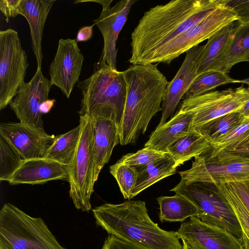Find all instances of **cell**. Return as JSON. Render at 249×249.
<instances>
[{
    "instance_id": "41",
    "label": "cell",
    "mask_w": 249,
    "mask_h": 249,
    "mask_svg": "<svg viewBox=\"0 0 249 249\" xmlns=\"http://www.w3.org/2000/svg\"><path fill=\"white\" fill-rule=\"evenodd\" d=\"M54 99H48L44 101L41 105L40 110L42 114L48 113L53 107L54 102Z\"/></svg>"
},
{
    "instance_id": "38",
    "label": "cell",
    "mask_w": 249,
    "mask_h": 249,
    "mask_svg": "<svg viewBox=\"0 0 249 249\" xmlns=\"http://www.w3.org/2000/svg\"><path fill=\"white\" fill-rule=\"evenodd\" d=\"M101 249H142L133 244L108 234Z\"/></svg>"
},
{
    "instance_id": "23",
    "label": "cell",
    "mask_w": 249,
    "mask_h": 249,
    "mask_svg": "<svg viewBox=\"0 0 249 249\" xmlns=\"http://www.w3.org/2000/svg\"><path fill=\"white\" fill-rule=\"evenodd\" d=\"M211 142L199 131L192 130L179 138L167 148L169 154L178 167L192 158H195L209 150Z\"/></svg>"
},
{
    "instance_id": "16",
    "label": "cell",
    "mask_w": 249,
    "mask_h": 249,
    "mask_svg": "<svg viewBox=\"0 0 249 249\" xmlns=\"http://www.w3.org/2000/svg\"><path fill=\"white\" fill-rule=\"evenodd\" d=\"M0 134L19 152L24 160L45 157L55 136L21 122L1 123Z\"/></svg>"
},
{
    "instance_id": "20",
    "label": "cell",
    "mask_w": 249,
    "mask_h": 249,
    "mask_svg": "<svg viewBox=\"0 0 249 249\" xmlns=\"http://www.w3.org/2000/svg\"><path fill=\"white\" fill-rule=\"evenodd\" d=\"M54 2V0H22L20 4V15L25 18L30 27L32 50L37 69H41L42 65L41 41L44 25Z\"/></svg>"
},
{
    "instance_id": "9",
    "label": "cell",
    "mask_w": 249,
    "mask_h": 249,
    "mask_svg": "<svg viewBox=\"0 0 249 249\" xmlns=\"http://www.w3.org/2000/svg\"><path fill=\"white\" fill-rule=\"evenodd\" d=\"M207 151L195 157L190 169L178 172L180 180L186 184L249 181V158L236 156L225 151L210 158Z\"/></svg>"
},
{
    "instance_id": "29",
    "label": "cell",
    "mask_w": 249,
    "mask_h": 249,
    "mask_svg": "<svg viewBox=\"0 0 249 249\" xmlns=\"http://www.w3.org/2000/svg\"><path fill=\"white\" fill-rule=\"evenodd\" d=\"M227 73L210 71L197 75L185 95V98L195 97L209 92L222 85L239 83Z\"/></svg>"
},
{
    "instance_id": "14",
    "label": "cell",
    "mask_w": 249,
    "mask_h": 249,
    "mask_svg": "<svg viewBox=\"0 0 249 249\" xmlns=\"http://www.w3.org/2000/svg\"><path fill=\"white\" fill-rule=\"evenodd\" d=\"M84 56L76 39H60L49 68L50 83L58 88L69 98L79 81Z\"/></svg>"
},
{
    "instance_id": "33",
    "label": "cell",
    "mask_w": 249,
    "mask_h": 249,
    "mask_svg": "<svg viewBox=\"0 0 249 249\" xmlns=\"http://www.w3.org/2000/svg\"><path fill=\"white\" fill-rule=\"evenodd\" d=\"M234 212L244 232L249 239V213L227 183L215 184Z\"/></svg>"
},
{
    "instance_id": "30",
    "label": "cell",
    "mask_w": 249,
    "mask_h": 249,
    "mask_svg": "<svg viewBox=\"0 0 249 249\" xmlns=\"http://www.w3.org/2000/svg\"><path fill=\"white\" fill-rule=\"evenodd\" d=\"M245 118L238 110L233 111L210 121L198 131L212 143L236 127Z\"/></svg>"
},
{
    "instance_id": "11",
    "label": "cell",
    "mask_w": 249,
    "mask_h": 249,
    "mask_svg": "<svg viewBox=\"0 0 249 249\" xmlns=\"http://www.w3.org/2000/svg\"><path fill=\"white\" fill-rule=\"evenodd\" d=\"M29 63L18 32L0 31V110L5 108L24 82Z\"/></svg>"
},
{
    "instance_id": "34",
    "label": "cell",
    "mask_w": 249,
    "mask_h": 249,
    "mask_svg": "<svg viewBox=\"0 0 249 249\" xmlns=\"http://www.w3.org/2000/svg\"><path fill=\"white\" fill-rule=\"evenodd\" d=\"M167 154L144 147L135 153L124 155L117 162L139 168L164 157Z\"/></svg>"
},
{
    "instance_id": "19",
    "label": "cell",
    "mask_w": 249,
    "mask_h": 249,
    "mask_svg": "<svg viewBox=\"0 0 249 249\" xmlns=\"http://www.w3.org/2000/svg\"><path fill=\"white\" fill-rule=\"evenodd\" d=\"M91 119L94 132L93 179L95 183L101 170L108 162L114 148L120 143V138L118 127L113 120L103 118Z\"/></svg>"
},
{
    "instance_id": "37",
    "label": "cell",
    "mask_w": 249,
    "mask_h": 249,
    "mask_svg": "<svg viewBox=\"0 0 249 249\" xmlns=\"http://www.w3.org/2000/svg\"><path fill=\"white\" fill-rule=\"evenodd\" d=\"M249 213V181L227 183Z\"/></svg>"
},
{
    "instance_id": "45",
    "label": "cell",
    "mask_w": 249,
    "mask_h": 249,
    "mask_svg": "<svg viewBox=\"0 0 249 249\" xmlns=\"http://www.w3.org/2000/svg\"><path fill=\"white\" fill-rule=\"evenodd\" d=\"M239 82L247 84L248 85L247 89L249 91V78L243 80H239Z\"/></svg>"
},
{
    "instance_id": "40",
    "label": "cell",
    "mask_w": 249,
    "mask_h": 249,
    "mask_svg": "<svg viewBox=\"0 0 249 249\" xmlns=\"http://www.w3.org/2000/svg\"><path fill=\"white\" fill-rule=\"evenodd\" d=\"M227 152L236 156L249 158V142L239 147Z\"/></svg>"
},
{
    "instance_id": "44",
    "label": "cell",
    "mask_w": 249,
    "mask_h": 249,
    "mask_svg": "<svg viewBox=\"0 0 249 249\" xmlns=\"http://www.w3.org/2000/svg\"><path fill=\"white\" fill-rule=\"evenodd\" d=\"M182 241L183 246L182 249H200L199 248H196V247L190 245L184 240H182Z\"/></svg>"
},
{
    "instance_id": "31",
    "label": "cell",
    "mask_w": 249,
    "mask_h": 249,
    "mask_svg": "<svg viewBox=\"0 0 249 249\" xmlns=\"http://www.w3.org/2000/svg\"><path fill=\"white\" fill-rule=\"evenodd\" d=\"M24 160L18 150L0 134V180L7 181Z\"/></svg>"
},
{
    "instance_id": "22",
    "label": "cell",
    "mask_w": 249,
    "mask_h": 249,
    "mask_svg": "<svg viewBox=\"0 0 249 249\" xmlns=\"http://www.w3.org/2000/svg\"><path fill=\"white\" fill-rule=\"evenodd\" d=\"M193 116L179 110L167 122L157 126L144 147L167 153L171 144L191 130Z\"/></svg>"
},
{
    "instance_id": "17",
    "label": "cell",
    "mask_w": 249,
    "mask_h": 249,
    "mask_svg": "<svg viewBox=\"0 0 249 249\" xmlns=\"http://www.w3.org/2000/svg\"><path fill=\"white\" fill-rule=\"evenodd\" d=\"M204 49L205 45H198L186 53L181 67L167 85L162 104L161 117L157 126L166 123L167 119L173 114L180 100L197 76L198 64Z\"/></svg>"
},
{
    "instance_id": "1",
    "label": "cell",
    "mask_w": 249,
    "mask_h": 249,
    "mask_svg": "<svg viewBox=\"0 0 249 249\" xmlns=\"http://www.w3.org/2000/svg\"><path fill=\"white\" fill-rule=\"evenodd\" d=\"M229 0H174L145 12L131 35L129 62L139 64L151 53L199 22Z\"/></svg>"
},
{
    "instance_id": "32",
    "label": "cell",
    "mask_w": 249,
    "mask_h": 249,
    "mask_svg": "<svg viewBox=\"0 0 249 249\" xmlns=\"http://www.w3.org/2000/svg\"><path fill=\"white\" fill-rule=\"evenodd\" d=\"M109 172L116 180L124 198L132 199V192L138 174L137 168L117 162L109 167Z\"/></svg>"
},
{
    "instance_id": "36",
    "label": "cell",
    "mask_w": 249,
    "mask_h": 249,
    "mask_svg": "<svg viewBox=\"0 0 249 249\" xmlns=\"http://www.w3.org/2000/svg\"><path fill=\"white\" fill-rule=\"evenodd\" d=\"M22 0H0V10L9 22V18L15 17L21 13V2Z\"/></svg>"
},
{
    "instance_id": "2",
    "label": "cell",
    "mask_w": 249,
    "mask_h": 249,
    "mask_svg": "<svg viewBox=\"0 0 249 249\" xmlns=\"http://www.w3.org/2000/svg\"><path fill=\"white\" fill-rule=\"evenodd\" d=\"M157 66L132 65L123 71L126 96L118 128L122 145L135 142L139 135L145 132L152 117L162 111L161 105L169 82Z\"/></svg>"
},
{
    "instance_id": "24",
    "label": "cell",
    "mask_w": 249,
    "mask_h": 249,
    "mask_svg": "<svg viewBox=\"0 0 249 249\" xmlns=\"http://www.w3.org/2000/svg\"><path fill=\"white\" fill-rule=\"evenodd\" d=\"M177 169L174 160L168 153L159 160L137 168L138 174L131 198L163 178L175 174Z\"/></svg>"
},
{
    "instance_id": "25",
    "label": "cell",
    "mask_w": 249,
    "mask_h": 249,
    "mask_svg": "<svg viewBox=\"0 0 249 249\" xmlns=\"http://www.w3.org/2000/svg\"><path fill=\"white\" fill-rule=\"evenodd\" d=\"M160 206V220L168 222H183L188 218L196 217L198 210L189 200L175 193L171 196H161L157 198Z\"/></svg>"
},
{
    "instance_id": "21",
    "label": "cell",
    "mask_w": 249,
    "mask_h": 249,
    "mask_svg": "<svg viewBox=\"0 0 249 249\" xmlns=\"http://www.w3.org/2000/svg\"><path fill=\"white\" fill-rule=\"evenodd\" d=\"M239 23L236 21L228 25L208 39L199 62L198 75L210 71L224 72L228 46L231 36Z\"/></svg>"
},
{
    "instance_id": "43",
    "label": "cell",
    "mask_w": 249,
    "mask_h": 249,
    "mask_svg": "<svg viewBox=\"0 0 249 249\" xmlns=\"http://www.w3.org/2000/svg\"><path fill=\"white\" fill-rule=\"evenodd\" d=\"M241 241L245 249H249V239L244 232Z\"/></svg>"
},
{
    "instance_id": "12",
    "label": "cell",
    "mask_w": 249,
    "mask_h": 249,
    "mask_svg": "<svg viewBox=\"0 0 249 249\" xmlns=\"http://www.w3.org/2000/svg\"><path fill=\"white\" fill-rule=\"evenodd\" d=\"M112 0H79L78 2L94 1L99 3L102 11L99 17L93 20L100 31L104 40L101 57L97 62L117 70L116 42L119 35L126 21L130 9L136 0H122L110 7Z\"/></svg>"
},
{
    "instance_id": "18",
    "label": "cell",
    "mask_w": 249,
    "mask_h": 249,
    "mask_svg": "<svg viewBox=\"0 0 249 249\" xmlns=\"http://www.w3.org/2000/svg\"><path fill=\"white\" fill-rule=\"evenodd\" d=\"M69 166L45 157L24 160L7 180L11 185L43 184L52 180L67 179Z\"/></svg>"
},
{
    "instance_id": "13",
    "label": "cell",
    "mask_w": 249,
    "mask_h": 249,
    "mask_svg": "<svg viewBox=\"0 0 249 249\" xmlns=\"http://www.w3.org/2000/svg\"><path fill=\"white\" fill-rule=\"evenodd\" d=\"M50 81L37 69L34 75L27 83L19 87L15 97L9 105L20 122L44 130L40 110L42 104L49 99Z\"/></svg>"
},
{
    "instance_id": "6",
    "label": "cell",
    "mask_w": 249,
    "mask_h": 249,
    "mask_svg": "<svg viewBox=\"0 0 249 249\" xmlns=\"http://www.w3.org/2000/svg\"><path fill=\"white\" fill-rule=\"evenodd\" d=\"M184 196L197 208L201 221L224 229L241 240L243 231L231 207L216 184L207 182L186 184L180 180L171 190Z\"/></svg>"
},
{
    "instance_id": "3",
    "label": "cell",
    "mask_w": 249,
    "mask_h": 249,
    "mask_svg": "<svg viewBox=\"0 0 249 249\" xmlns=\"http://www.w3.org/2000/svg\"><path fill=\"white\" fill-rule=\"evenodd\" d=\"M92 212L96 224L108 234L142 249L183 248L176 231L164 230L151 219L144 201L105 203Z\"/></svg>"
},
{
    "instance_id": "42",
    "label": "cell",
    "mask_w": 249,
    "mask_h": 249,
    "mask_svg": "<svg viewBox=\"0 0 249 249\" xmlns=\"http://www.w3.org/2000/svg\"><path fill=\"white\" fill-rule=\"evenodd\" d=\"M238 111L244 118H249V100L245 103Z\"/></svg>"
},
{
    "instance_id": "7",
    "label": "cell",
    "mask_w": 249,
    "mask_h": 249,
    "mask_svg": "<svg viewBox=\"0 0 249 249\" xmlns=\"http://www.w3.org/2000/svg\"><path fill=\"white\" fill-rule=\"evenodd\" d=\"M236 21V15L230 8L226 5L218 7L201 21L147 55L139 64H170L182 53Z\"/></svg>"
},
{
    "instance_id": "27",
    "label": "cell",
    "mask_w": 249,
    "mask_h": 249,
    "mask_svg": "<svg viewBox=\"0 0 249 249\" xmlns=\"http://www.w3.org/2000/svg\"><path fill=\"white\" fill-rule=\"evenodd\" d=\"M242 62H249V24L240 23L228 46L224 72L227 73L234 65Z\"/></svg>"
},
{
    "instance_id": "28",
    "label": "cell",
    "mask_w": 249,
    "mask_h": 249,
    "mask_svg": "<svg viewBox=\"0 0 249 249\" xmlns=\"http://www.w3.org/2000/svg\"><path fill=\"white\" fill-rule=\"evenodd\" d=\"M249 142V118L244 121L231 131L211 143L207 151L210 158L216 156L222 151H229Z\"/></svg>"
},
{
    "instance_id": "8",
    "label": "cell",
    "mask_w": 249,
    "mask_h": 249,
    "mask_svg": "<svg viewBox=\"0 0 249 249\" xmlns=\"http://www.w3.org/2000/svg\"><path fill=\"white\" fill-rule=\"evenodd\" d=\"M81 132L79 142L70 164L68 181L69 194L75 208L89 212L94 192L93 179V127L87 115H80Z\"/></svg>"
},
{
    "instance_id": "39",
    "label": "cell",
    "mask_w": 249,
    "mask_h": 249,
    "mask_svg": "<svg viewBox=\"0 0 249 249\" xmlns=\"http://www.w3.org/2000/svg\"><path fill=\"white\" fill-rule=\"evenodd\" d=\"M93 24L90 26H85L81 27L77 32L76 41L77 42L87 41L91 38L93 35Z\"/></svg>"
},
{
    "instance_id": "26",
    "label": "cell",
    "mask_w": 249,
    "mask_h": 249,
    "mask_svg": "<svg viewBox=\"0 0 249 249\" xmlns=\"http://www.w3.org/2000/svg\"><path fill=\"white\" fill-rule=\"evenodd\" d=\"M81 132L80 124L64 134L55 136L45 158L69 165L77 148Z\"/></svg>"
},
{
    "instance_id": "35",
    "label": "cell",
    "mask_w": 249,
    "mask_h": 249,
    "mask_svg": "<svg viewBox=\"0 0 249 249\" xmlns=\"http://www.w3.org/2000/svg\"><path fill=\"white\" fill-rule=\"evenodd\" d=\"M226 5L234 12L238 21L249 24V0H229Z\"/></svg>"
},
{
    "instance_id": "4",
    "label": "cell",
    "mask_w": 249,
    "mask_h": 249,
    "mask_svg": "<svg viewBox=\"0 0 249 249\" xmlns=\"http://www.w3.org/2000/svg\"><path fill=\"white\" fill-rule=\"evenodd\" d=\"M81 91L79 115L91 119L103 118L114 121L118 128L123 118L126 86L123 71L96 63L92 74L79 81Z\"/></svg>"
},
{
    "instance_id": "10",
    "label": "cell",
    "mask_w": 249,
    "mask_h": 249,
    "mask_svg": "<svg viewBox=\"0 0 249 249\" xmlns=\"http://www.w3.org/2000/svg\"><path fill=\"white\" fill-rule=\"evenodd\" d=\"M249 100V91L241 86L184 98L179 110L193 115L191 130L198 131L210 121L239 110Z\"/></svg>"
},
{
    "instance_id": "5",
    "label": "cell",
    "mask_w": 249,
    "mask_h": 249,
    "mask_svg": "<svg viewBox=\"0 0 249 249\" xmlns=\"http://www.w3.org/2000/svg\"><path fill=\"white\" fill-rule=\"evenodd\" d=\"M0 249H66L40 217H33L13 204L0 211Z\"/></svg>"
},
{
    "instance_id": "15",
    "label": "cell",
    "mask_w": 249,
    "mask_h": 249,
    "mask_svg": "<svg viewBox=\"0 0 249 249\" xmlns=\"http://www.w3.org/2000/svg\"><path fill=\"white\" fill-rule=\"evenodd\" d=\"M176 232L179 239L200 249H245L241 240L226 230L196 216L182 222Z\"/></svg>"
}]
</instances>
